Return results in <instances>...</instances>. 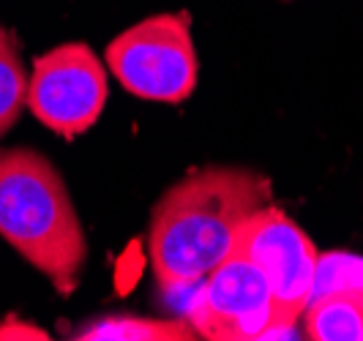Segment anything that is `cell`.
<instances>
[{
	"instance_id": "cell-1",
	"label": "cell",
	"mask_w": 363,
	"mask_h": 341,
	"mask_svg": "<svg viewBox=\"0 0 363 341\" xmlns=\"http://www.w3.org/2000/svg\"><path fill=\"white\" fill-rule=\"evenodd\" d=\"M271 180L246 167H205L153 205L147 259L164 292L200 284L233 252L240 227L271 205Z\"/></svg>"
},
{
	"instance_id": "cell-2",
	"label": "cell",
	"mask_w": 363,
	"mask_h": 341,
	"mask_svg": "<svg viewBox=\"0 0 363 341\" xmlns=\"http://www.w3.org/2000/svg\"><path fill=\"white\" fill-rule=\"evenodd\" d=\"M0 237L72 295L88 259V240L63 175L30 147L0 150Z\"/></svg>"
},
{
	"instance_id": "cell-3",
	"label": "cell",
	"mask_w": 363,
	"mask_h": 341,
	"mask_svg": "<svg viewBox=\"0 0 363 341\" xmlns=\"http://www.w3.org/2000/svg\"><path fill=\"white\" fill-rule=\"evenodd\" d=\"M107 72L145 101L181 104L197 88V50L186 11L147 17L118 33L104 50Z\"/></svg>"
},
{
	"instance_id": "cell-4",
	"label": "cell",
	"mask_w": 363,
	"mask_h": 341,
	"mask_svg": "<svg viewBox=\"0 0 363 341\" xmlns=\"http://www.w3.org/2000/svg\"><path fill=\"white\" fill-rule=\"evenodd\" d=\"M233 252L255 262L268 281L271 325L262 339H290L314 292V270L320 257L317 246L290 216L271 202L246 218Z\"/></svg>"
},
{
	"instance_id": "cell-5",
	"label": "cell",
	"mask_w": 363,
	"mask_h": 341,
	"mask_svg": "<svg viewBox=\"0 0 363 341\" xmlns=\"http://www.w3.org/2000/svg\"><path fill=\"white\" fill-rule=\"evenodd\" d=\"M107 96V69L82 41L38 55L28 74V109L38 123L66 140L85 134L101 118Z\"/></svg>"
},
{
	"instance_id": "cell-6",
	"label": "cell",
	"mask_w": 363,
	"mask_h": 341,
	"mask_svg": "<svg viewBox=\"0 0 363 341\" xmlns=\"http://www.w3.org/2000/svg\"><path fill=\"white\" fill-rule=\"evenodd\" d=\"M197 336L208 341L262 339L271 325V292L255 262L230 254L202 279L189 311Z\"/></svg>"
},
{
	"instance_id": "cell-7",
	"label": "cell",
	"mask_w": 363,
	"mask_h": 341,
	"mask_svg": "<svg viewBox=\"0 0 363 341\" xmlns=\"http://www.w3.org/2000/svg\"><path fill=\"white\" fill-rule=\"evenodd\" d=\"M301 320L311 341H363V289L314 295Z\"/></svg>"
},
{
	"instance_id": "cell-8",
	"label": "cell",
	"mask_w": 363,
	"mask_h": 341,
	"mask_svg": "<svg viewBox=\"0 0 363 341\" xmlns=\"http://www.w3.org/2000/svg\"><path fill=\"white\" fill-rule=\"evenodd\" d=\"M79 341H194L200 339L189 320H156L134 314H112L77 330Z\"/></svg>"
},
{
	"instance_id": "cell-9",
	"label": "cell",
	"mask_w": 363,
	"mask_h": 341,
	"mask_svg": "<svg viewBox=\"0 0 363 341\" xmlns=\"http://www.w3.org/2000/svg\"><path fill=\"white\" fill-rule=\"evenodd\" d=\"M28 109V72L19 57L17 38L0 25V140L19 123Z\"/></svg>"
},
{
	"instance_id": "cell-10",
	"label": "cell",
	"mask_w": 363,
	"mask_h": 341,
	"mask_svg": "<svg viewBox=\"0 0 363 341\" xmlns=\"http://www.w3.org/2000/svg\"><path fill=\"white\" fill-rule=\"evenodd\" d=\"M330 289H363V257L347 252H325L317 257L314 270V295Z\"/></svg>"
},
{
	"instance_id": "cell-11",
	"label": "cell",
	"mask_w": 363,
	"mask_h": 341,
	"mask_svg": "<svg viewBox=\"0 0 363 341\" xmlns=\"http://www.w3.org/2000/svg\"><path fill=\"white\" fill-rule=\"evenodd\" d=\"M0 339H47V333L33 325H22L19 320H6L0 325Z\"/></svg>"
}]
</instances>
